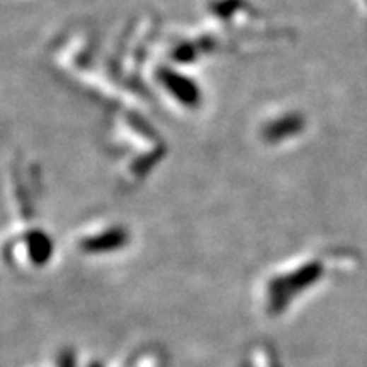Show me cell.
Masks as SVG:
<instances>
[{
    "label": "cell",
    "mask_w": 367,
    "mask_h": 367,
    "mask_svg": "<svg viewBox=\"0 0 367 367\" xmlns=\"http://www.w3.org/2000/svg\"><path fill=\"white\" fill-rule=\"evenodd\" d=\"M87 367H167V356L158 347H145L128 354L112 366L92 362Z\"/></svg>",
    "instance_id": "obj_1"
},
{
    "label": "cell",
    "mask_w": 367,
    "mask_h": 367,
    "mask_svg": "<svg viewBox=\"0 0 367 367\" xmlns=\"http://www.w3.org/2000/svg\"><path fill=\"white\" fill-rule=\"evenodd\" d=\"M240 367H282L279 357L267 344H257L247 352Z\"/></svg>",
    "instance_id": "obj_2"
},
{
    "label": "cell",
    "mask_w": 367,
    "mask_h": 367,
    "mask_svg": "<svg viewBox=\"0 0 367 367\" xmlns=\"http://www.w3.org/2000/svg\"><path fill=\"white\" fill-rule=\"evenodd\" d=\"M45 367H78V362H77V357H75V354L71 352V350L65 349L54 354L52 361H49Z\"/></svg>",
    "instance_id": "obj_3"
}]
</instances>
